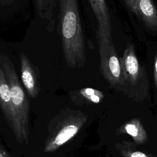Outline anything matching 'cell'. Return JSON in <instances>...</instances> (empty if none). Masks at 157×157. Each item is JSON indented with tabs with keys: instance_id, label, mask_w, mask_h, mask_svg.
<instances>
[{
	"instance_id": "1",
	"label": "cell",
	"mask_w": 157,
	"mask_h": 157,
	"mask_svg": "<svg viewBox=\"0 0 157 157\" xmlns=\"http://www.w3.org/2000/svg\"><path fill=\"white\" fill-rule=\"evenodd\" d=\"M61 44L65 61L72 68L86 63L85 39L77 0H58Z\"/></svg>"
},
{
	"instance_id": "2",
	"label": "cell",
	"mask_w": 157,
	"mask_h": 157,
	"mask_svg": "<svg viewBox=\"0 0 157 157\" xmlns=\"http://www.w3.org/2000/svg\"><path fill=\"white\" fill-rule=\"evenodd\" d=\"M123 75L122 92L136 101H142L148 95L149 84L145 67L136 54L134 45L128 43L120 58Z\"/></svg>"
},
{
	"instance_id": "3",
	"label": "cell",
	"mask_w": 157,
	"mask_h": 157,
	"mask_svg": "<svg viewBox=\"0 0 157 157\" xmlns=\"http://www.w3.org/2000/svg\"><path fill=\"white\" fill-rule=\"evenodd\" d=\"M2 67L10 86L13 109L18 124L19 136L17 140L21 144H26L29 137L28 101L13 65L8 58L3 61Z\"/></svg>"
},
{
	"instance_id": "4",
	"label": "cell",
	"mask_w": 157,
	"mask_h": 157,
	"mask_svg": "<svg viewBox=\"0 0 157 157\" xmlns=\"http://www.w3.org/2000/svg\"><path fill=\"white\" fill-rule=\"evenodd\" d=\"M100 55V71L110 85L118 91L123 88L120 59L112 40L97 37Z\"/></svg>"
},
{
	"instance_id": "5",
	"label": "cell",
	"mask_w": 157,
	"mask_h": 157,
	"mask_svg": "<svg viewBox=\"0 0 157 157\" xmlns=\"http://www.w3.org/2000/svg\"><path fill=\"white\" fill-rule=\"evenodd\" d=\"M124 2L147 28L157 30V7L153 0H124Z\"/></svg>"
},
{
	"instance_id": "6",
	"label": "cell",
	"mask_w": 157,
	"mask_h": 157,
	"mask_svg": "<svg viewBox=\"0 0 157 157\" xmlns=\"http://www.w3.org/2000/svg\"><path fill=\"white\" fill-rule=\"evenodd\" d=\"M0 106L17 138L19 136L18 124L14 114L10 86L4 69L0 66Z\"/></svg>"
},
{
	"instance_id": "7",
	"label": "cell",
	"mask_w": 157,
	"mask_h": 157,
	"mask_svg": "<svg viewBox=\"0 0 157 157\" xmlns=\"http://www.w3.org/2000/svg\"><path fill=\"white\" fill-rule=\"evenodd\" d=\"M86 120V118L80 117L78 119L71 120L63 126L56 134L48 141L44 148L45 151L53 152L74 137Z\"/></svg>"
},
{
	"instance_id": "8",
	"label": "cell",
	"mask_w": 157,
	"mask_h": 157,
	"mask_svg": "<svg viewBox=\"0 0 157 157\" xmlns=\"http://www.w3.org/2000/svg\"><path fill=\"white\" fill-rule=\"evenodd\" d=\"M98 21L97 37L112 40L110 15L105 0H88Z\"/></svg>"
},
{
	"instance_id": "9",
	"label": "cell",
	"mask_w": 157,
	"mask_h": 157,
	"mask_svg": "<svg viewBox=\"0 0 157 157\" xmlns=\"http://www.w3.org/2000/svg\"><path fill=\"white\" fill-rule=\"evenodd\" d=\"M20 74L23 84L28 94L36 98L39 93L38 75L34 66L23 53L20 55Z\"/></svg>"
},
{
	"instance_id": "10",
	"label": "cell",
	"mask_w": 157,
	"mask_h": 157,
	"mask_svg": "<svg viewBox=\"0 0 157 157\" xmlns=\"http://www.w3.org/2000/svg\"><path fill=\"white\" fill-rule=\"evenodd\" d=\"M117 134L129 135L137 144H144L148 140L147 132L142 123L137 118H133L121 126L117 130Z\"/></svg>"
},
{
	"instance_id": "11",
	"label": "cell",
	"mask_w": 157,
	"mask_h": 157,
	"mask_svg": "<svg viewBox=\"0 0 157 157\" xmlns=\"http://www.w3.org/2000/svg\"><path fill=\"white\" fill-rule=\"evenodd\" d=\"M58 0H35L37 13L47 23V29L51 32L55 26V12Z\"/></svg>"
},
{
	"instance_id": "12",
	"label": "cell",
	"mask_w": 157,
	"mask_h": 157,
	"mask_svg": "<svg viewBox=\"0 0 157 157\" xmlns=\"http://www.w3.org/2000/svg\"><path fill=\"white\" fill-rule=\"evenodd\" d=\"M115 148L123 157H157L153 154L140 151L129 141L124 140L117 143Z\"/></svg>"
},
{
	"instance_id": "13",
	"label": "cell",
	"mask_w": 157,
	"mask_h": 157,
	"mask_svg": "<svg viewBox=\"0 0 157 157\" xmlns=\"http://www.w3.org/2000/svg\"><path fill=\"white\" fill-rule=\"evenodd\" d=\"M85 101L90 102L98 104L104 98V94L96 89L92 88H85L72 93Z\"/></svg>"
},
{
	"instance_id": "14",
	"label": "cell",
	"mask_w": 157,
	"mask_h": 157,
	"mask_svg": "<svg viewBox=\"0 0 157 157\" xmlns=\"http://www.w3.org/2000/svg\"><path fill=\"white\" fill-rule=\"evenodd\" d=\"M153 78L156 89L157 90V53H156L154 58V66H153Z\"/></svg>"
},
{
	"instance_id": "15",
	"label": "cell",
	"mask_w": 157,
	"mask_h": 157,
	"mask_svg": "<svg viewBox=\"0 0 157 157\" xmlns=\"http://www.w3.org/2000/svg\"><path fill=\"white\" fill-rule=\"evenodd\" d=\"M0 157H10L1 145H0Z\"/></svg>"
},
{
	"instance_id": "16",
	"label": "cell",
	"mask_w": 157,
	"mask_h": 157,
	"mask_svg": "<svg viewBox=\"0 0 157 157\" xmlns=\"http://www.w3.org/2000/svg\"><path fill=\"white\" fill-rule=\"evenodd\" d=\"M15 0H0V4L1 6H5V5H9L11 3H12Z\"/></svg>"
}]
</instances>
